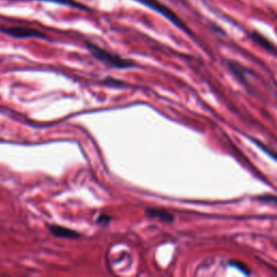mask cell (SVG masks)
I'll return each instance as SVG.
<instances>
[{
  "mask_svg": "<svg viewBox=\"0 0 277 277\" xmlns=\"http://www.w3.org/2000/svg\"><path fill=\"white\" fill-rule=\"evenodd\" d=\"M86 46L94 59H97L99 62L105 64L106 66L117 70H126L136 66V64L132 60L125 59V57H121L117 54L108 52L107 50L94 45L92 42H87Z\"/></svg>",
  "mask_w": 277,
  "mask_h": 277,
  "instance_id": "1",
  "label": "cell"
},
{
  "mask_svg": "<svg viewBox=\"0 0 277 277\" xmlns=\"http://www.w3.org/2000/svg\"><path fill=\"white\" fill-rule=\"evenodd\" d=\"M135 2L144 5L145 7H148V8H150L153 11H155L156 13H159L160 16H163L164 18L168 20L170 23H172L174 26L178 27L179 30L183 31L191 36L192 33H191V31H189V28L185 25L184 22L182 21L177 16V14L169 8V7H167L163 3H160L159 0H135Z\"/></svg>",
  "mask_w": 277,
  "mask_h": 277,
  "instance_id": "2",
  "label": "cell"
},
{
  "mask_svg": "<svg viewBox=\"0 0 277 277\" xmlns=\"http://www.w3.org/2000/svg\"><path fill=\"white\" fill-rule=\"evenodd\" d=\"M0 31L10 37L17 39H27V38H40L46 39L47 36L34 28L24 26H2Z\"/></svg>",
  "mask_w": 277,
  "mask_h": 277,
  "instance_id": "3",
  "label": "cell"
},
{
  "mask_svg": "<svg viewBox=\"0 0 277 277\" xmlns=\"http://www.w3.org/2000/svg\"><path fill=\"white\" fill-rule=\"evenodd\" d=\"M227 64H228L229 70L231 71L232 74L236 77V79L238 80V82L240 84H242V85L246 86L247 88H248L246 74H247V73H249L250 71L248 70V68H246V67H244L242 64H239V63H237L235 61H228Z\"/></svg>",
  "mask_w": 277,
  "mask_h": 277,
  "instance_id": "4",
  "label": "cell"
},
{
  "mask_svg": "<svg viewBox=\"0 0 277 277\" xmlns=\"http://www.w3.org/2000/svg\"><path fill=\"white\" fill-rule=\"evenodd\" d=\"M145 216L150 219H157L165 223H171L174 221V216L165 209L148 208L145 209Z\"/></svg>",
  "mask_w": 277,
  "mask_h": 277,
  "instance_id": "5",
  "label": "cell"
},
{
  "mask_svg": "<svg viewBox=\"0 0 277 277\" xmlns=\"http://www.w3.org/2000/svg\"><path fill=\"white\" fill-rule=\"evenodd\" d=\"M49 231L53 236L60 237V238L76 239L80 236V234L77 231H74L65 227H61V225H50Z\"/></svg>",
  "mask_w": 277,
  "mask_h": 277,
  "instance_id": "6",
  "label": "cell"
},
{
  "mask_svg": "<svg viewBox=\"0 0 277 277\" xmlns=\"http://www.w3.org/2000/svg\"><path fill=\"white\" fill-rule=\"evenodd\" d=\"M250 37H251V39L254 42L258 43V45L260 47H262L264 50H266L267 52L272 53V54H275V47H274V45L268 39H266L264 37V36H262L261 34L257 33V32H252L250 34Z\"/></svg>",
  "mask_w": 277,
  "mask_h": 277,
  "instance_id": "7",
  "label": "cell"
},
{
  "mask_svg": "<svg viewBox=\"0 0 277 277\" xmlns=\"http://www.w3.org/2000/svg\"><path fill=\"white\" fill-rule=\"evenodd\" d=\"M38 2H45V3H52L61 6H66L70 8L76 9V10H82V11H88V7H86L84 4H80L76 0H38Z\"/></svg>",
  "mask_w": 277,
  "mask_h": 277,
  "instance_id": "8",
  "label": "cell"
},
{
  "mask_svg": "<svg viewBox=\"0 0 277 277\" xmlns=\"http://www.w3.org/2000/svg\"><path fill=\"white\" fill-rule=\"evenodd\" d=\"M230 265L233 266V267L238 268L239 271H242V272H243L244 274H246V275H249V274L251 273V272H250V269H248V267H247L244 263H242V262H236V261L233 262V261H231V262H230Z\"/></svg>",
  "mask_w": 277,
  "mask_h": 277,
  "instance_id": "9",
  "label": "cell"
},
{
  "mask_svg": "<svg viewBox=\"0 0 277 277\" xmlns=\"http://www.w3.org/2000/svg\"><path fill=\"white\" fill-rule=\"evenodd\" d=\"M112 221V218L105 215V214H102L99 216V218L97 219V223L102 225V227H106V225Z\"/></svg>",
  "mask_w": 277,
  "mask_h": 277,
  "instance_id": "10",
  "label": "cell"
},
{
  "mask_svg": "<svg viewBox=\"0 0 277 277\" xmlns=\"http://www.w3.org/2000/svg\"><path fill=\"white\" fill-rule=\"evenodd\" d=\"M259 200H262V201H268V202H275L276 201V198L274 195H264V196H260V197H258Z\"/></svg>",
  "mask_w": 277,
  "mask_h": 277,
  "instance_id": "11",
  "label": "cell"
}]
</instances>
